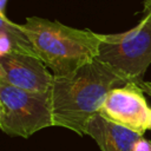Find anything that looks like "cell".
I'll return each instance as SVG.
<instances>
[{
    "label": "cell",
    "mask_w": 151,
    "mask_h": 151,
    "mask_svg": "<svg viewBox=\"0 0 151 151\" xmlns=\"http://www.w3.org/2000/svg\"><path fill=\"white\" fill-rule=\"evenodd\" d=\"M125 84L98 59L66 76L53 77L50 90L52 125L72 130L79 136L86 134L87 123L99 112L107 93Z\"/></svg>",
    "instance_id": "1"
},
{
    "label": "cell",
    "mask_w": 151,
    "mask_h": 151,
    "mask_svg": "<svg viewBox=\"0 0 151 151\" xmlns=\"http://www.w3.org/2000/svg\"><path fill=\"white\" fill-rule=\"evenodd\" d=\"M19 27L53 77L66 76L98 57L99 33L90 29L39 17L26 18Z\"/></svg>",
    "instance_id": "2"
},
{
    "label": "cell",
    "mask_w": 151,
    "mask_h": 151,
    "mask_svg": "<svg viewBox=\"0 0 151 151\" xmlns=\"http://www.w3.org/2000/svg\"><path fill=\"white\" fill-rule=\"evenodd\" d=\"M97 59L126 83L140 84L151 65V11L131 29L100 34Z\"/></svg>",
    "instance_id": "3"
},
{
    "label": "cell",
    "mask_w": 151,
    "mask_h": 151,
    "mask_svg": "<svg viewBox=\"0 0 151 151\" xmlns=\"http://www.w3.org/2000/svg\"><path fill=\"white\" fill-rule=\"evenodd\" d=\"M52 125L50 92H33L0 81V130L28 138Z\"/></svg>",
    "instance_id": "4"
},
{
    "label": "cell",
    "mask_w": 151,
    "mask_h": 151,
    "mask_svg": "<svg viewBox=\"0 0 151 151\" xmlns=\"http://www.w3.org/2000/svg\"><path fill=\"white\" fill-rule=\"evenodd\" d=\"M98 113L140 136L149 130L151 123V107L146 103L144 91L134 83L112 88Z\"/></svg>",
    "instance_id": "5"
},
{
    "label": "cell",
    "mask_w": 151,
    "mask_h": 151,
    "mask_svg": "<svg viewBox=\"0 0 151 151\" xmlns=\"http://www.w3.org/2000/svg\"><path fill=\"white\" fill-rule=\"evenodd\" d=\"M53 74L35 55L12 52L0 57V81L27 91L50 92Z\"/></svg>",
    "instance_id": "6"
},
{
    "label": "cell",
    "mask_w": 151,
    "mask_h": 151,
    "mask_svg": "<svg viewBox=\"0 0 151 151\" xmlns=\"http://www.w3.org/2000/svg\"><path fill=\"white\" fill-rule=\"evenodd\" d=\"M86 134L96 140L101 151H134L137 142L143 137L107 120L99 113L93 116L87 123Z\"/></svg>",
    "instance_id": "7"
},
{
    "label": "cell",
    "mask_w": 151,
    "mask_h": 151,
    "mask_svg": "<svg viewBox=\"0 0 151 151\" xmlns=\"http://www.w3.org/2000/svg\"><path fill=\"white\" fill-rule=\"evenodd\" d=\"M1 34H12V35H20L24 32L20 29L19 24H15L6 18L0 17V35Z\"/></svg>",
    "instance_id": "8"
},
{
    "label": "cell",
    "mask_w": 151,
    "mask_h": 151,
    "mask_svg": "<svg viewBox=\"0 0 151 151\" xmlns=\"http://www.w3.org/2000/svg\"><path fill=\"white\" fill-rule=\"evenodd\" d=\"M139 86H140V88L144 91V92H146V93H149L150 96H151V83L150 81H142L140 84H138Z\"/></svg>",
    "instance_id": "9"
},
{
    "label": "cell",
    "mask_w": 151,
    "mask_h": 151,
    "mask_svg": "<svg viewBox=\"0 0 151 151\" xmlns=\"http://www.w3.org/2000/svg\"><path fill=\"white\" fill-rule=\"evenodd\" d=\"M6 2H7V0H0V17H2V18H6V15H5Z\"/></svg>",
    "instance_id": "10"
},
{
    "label": "cell",
    "mask_w": 151,
    "mask_h": 151,
    "mask_svg": "<svg viewBox=\"0 0 151 151\" xmlns=\"http://www.w3.org/2000/svg\"><path fill=\"white\" fill-rule=\"evenodd\" d=\"M151 11V1L150 2H144V12Z\"/></svg>",
    "instance_id": "11"
},
{
    "label": "cell",
    "mask_w": 151,
    "mask_h": 151,
    "mask_svg": "<svg viewBox=\"0 0 151 151\" xmlns=\"http://www.w3.org/2000/svg\"><path fill=\"white\" fill-rule=\"evenodd\" d=\"M151 0H144V2H150Z\"/></svg>",
    "instance_id": "12"
},
{
    "label": "cell",
    "mask_w": 151,
    "mask_h": 151,
    "mask_svg": "<svg viewBox=\"0 0 151 151\" xmlns=\"http://www.w3.org/2000/svg\"><path fill=\"white\" fill-rule=\"evenodd\" d=\"M149 130H151V123H150V127H149Z\"/></svg>",
    "instance_id": "13"
}]
</instances>
